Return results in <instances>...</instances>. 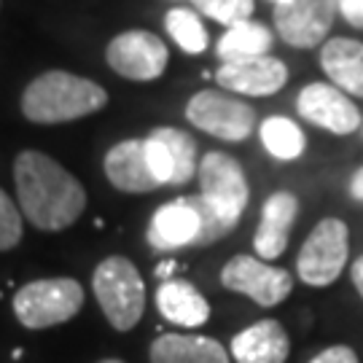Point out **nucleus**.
Here are the masks:
<instances>
[{"mask_svg":"<svg viewBox=\"0 0 363 363\" xmlns=\"http://www.w3.org/2000/svg\"><path fill=\"white\" fill-rule=\"evenodd\" d=\"M13 181L22 216L43 232L73 226L86 208L84 186L60 162L40 151H22L16 156Z\"/></svg>","mask_w":363,"mask_h":363,"instance_id":"obj_1","label":"nucleus"},{"mask_svg":"<svg viewBox=\"0 0 363 363\" xmlns=\"http://www.w3.org/2000/svg\"><path fill=\"white\" fill-rule=\"evenodd\" d=\"M108 105V91L89 78L67 70H49L27 84L22 94V113L33 124H65Z\"/></svg>","mask_w":363,"mask_h":363,"instance_id":"obj_2","label":"nucleus"},{"mask_svg":"<svg viewBox=\"0 0 363 363\" xmlns=\"http://www.w3.org/2000/svg\"><path fill=\"white\" fill-rule=\"evenodd\" d=\"M237 220L220 216L202 194L178 196L154 213L148 223V245L154 250H178L189 245H210L232 232Z\"/></svg>","mask_w":363,"mask_h":363,"instance_id":"obj_3","label":"nucleus"},{"mask_svg":"<svg viewBox=\"0 0 363 363\" xmlns=\"http://www.w3.org/2000/svg\"><path fill=\"white\" fill-rule=\"evenodd\" d=\"M91 288L108 323L116 331H132L140 323L145 310V283L130 259L108 256L100 261L91 277Z\"/></svg>","mask_w":363,"mask_h":363,"instance_id":"obj_4","label":"nucleus"},{"mask_svg":"<svg viewBox=\"0 0 363 363\" xmlns=\"http://www.w3.org/2000/svg\"><path fill=\"white\" fill-rule=\"evenodd\" d=\"M84 307V288L73 277L33 280L13 294V315L27 328H52L76 318Z\"/></svg>","mask_w":363,"mask_h":363,"instance_id":"obj_5","label":"nucleus"},{"mask_svg":"<svg viewBox=\"0 0 363 363\" xmlns=\"http://www.w3.org/2000/svg\"><path fill=\"white\" fill-rule=\"evenodd\" d=\"M350 256V232L339 218H323L298 250L296 274L312 288H325L337 280Z\"/></svg>","mask_w":363,"mask_h":363,"instance_id":"obj_6","label":"nucleus"},{"mask_svg":"<svg viewBox=\"0 0 363 363\" xmlns=\"http://www.w3.org/2000/svg\"><path fill=\"white\" fill-rule=\"evenodd\" d=\"M186 118L191 127L226 143L245 140L256 127V111L245 100L218 89L196 91L186 105Z\"/></svg>","mask_w":363,"mask_h":363,"instance_id":"obj_7","label":"nucleus"},{"mask_svg":"<svg viewBox=\"0 0 363 363\" xmlns=\"http://www.w3.org/2000/svg\"><path fill=\"white\" fill-rule=\"evenodd\" d=\"M220 283L234 294L253 298L259 307H274L294 291L291 272L267 264L259 256H234L226 261V267L220 269Z\"/></svg>","mask_w":363,"mask_h":363,"instance_id":"obj_8","label":"nucleus"},{"mask_svg":"<svg viewBox=\"0 0 363 363\" xmlns=\"http://www.w3.org/2000/svg\"><path fill=\"white\" fill-rule=\"evenodd\" d=\"M196 175H199V194L208 199V205H213L220 216L240 223L250 194L242 164L229 154L210 151L202 156Z\"/></svg>","mask_w":363,"mask_h":363,"instance_id":"obj_9","label":"nucleus"},{"mask_svg":"<svg viewBox=\"0 0 363 363\" xmlns=\"http://www.w3.org/2000/svg\"><path fill=\"white\" fill-rule=\"evenodd\" d=\"M108 67L127 81H154L167 70V43L148 30H127L108 43Z\"/></svg>","mask_w":363,"mask_h":363,"instance_id":"obj_10","label":"nucleus"},{"mask_svg":"<svg viewBox=\"0 0 363 363\" xmlns=\"http://www.w3.org/2000/svg\"><path fill=\"white\" fill-rule=\"evenodd\" d=\"M337 0H286L274 6V30L288 46L315 49L337 19Z\"/></svg>","mask_w":363,"mask_h":363,"instance_id":"obj_11","label":"nucleus"},{"mask_svg":"<svg viewBox=\"0 0 363 363\" xmlns=\"http://www.w3.org/2000/svg\"><path fill=\"white\" fill-rule=\"evenodd\" d=\"M296 111L304 121L334 135H352L361 127V111L350 97L334 84H307L298 91Z\"/></svg>","mask_w":363,"mask_h":363,"instance_id":"obj_12","label":"nucleus"},{"mask_svg":"<svg viewBox=\"0 0 363 363\" xmlns=\"http://www.w3.org/2000/svg\"><path fill=\"white\" fill-rule=\"evenodd\" d=\"M216 81L223 89L247 94V97H269L288 84V67L277 57H253L240 62H223L216 70Z\"/></svg>","mask_w":363,"mask_h":363,"instance_id":"obj_13","label":"nucleus"},{"mask_svg":"<svg viewBox=\"0 0 363 363\" xmlns=\"http://www.w3.org/2000/svg\"><path fill=\"white\" fill-rule=\"evenodd\" d=\"M105 175L124 194H148L162 186L148 162L145 140H121L113 145L105 154Z\"/></svg>","mask_w":363,"mask_h":363,"instance_id":"obj_14","label":"nucleus"},{"mask_svg":"<svg viewBox=\"0 0 363 363\" xmlns=\"http://www.w3.org/2000/svg\"><path fill=\"white\" fill-rule=\"evenodd\" d=\"M298 216V199L291 191H274L264 208H261V223L253 237L256 256L264 261H274L286 253L291 226Z\"/></svg>","mask_w":363,"mask_h":363,"instance_id":"obj_15","label":"nucleus"},{"mask_svg":"<svg viewBox=\"0 0 363 363\" xmlns=\"http://www.w3.org/2000/svg\"><path fill=\"white\" fill-rule=\"evenodd\" d=\"M232 355L237 363H286L291 339L277 320H259L232 339Z\"/></svg>","mask_w":363,"mask_h":363,"instance_id":"obj_16","label":"nucleus"},{"mask_svg":"<svg viewBox=\"0 0 363 363\" xmlns=\"http://www.w3.org/2000/svg\"><path fill=\"white\" fill-rule=\"evenodd\" d=\"M320 65L331 84L345 94L363 97V43L355 38H331L320 49Z\"/></svg>","mask_w":363,"mask_h":363,"instance_id":"obj_17","label":"nucleus"},{"mask_svg":"<svg viewBox=\"0 0 363 363\" xmlns=\"http://www.w3.org/2000/svg\"><path fill=\"white\" fill-rule=\"evenodd\" d=\"M156 307L159 315L175 325L196 328V325L208 323L210 304L191 283L186 280H164L156 288Z\"/></svg>","mask_w":363,"mask_h":363,"instance_id":"obj_18","label":"nucleus"},{"mask_svg":"<svg viewBox=\"0 0 363 363\" xmlns=\"http://www.w3.org/2000/svg\"><path fill=\"white\" fill-rule=\"evenodd\" d=\"M151 363H229V352L218 339L162 334L151 345Z\"/></svg>","mask_w":363,"mask_h":363,"instance_id":"obj_19","label":"nucleus"},{"mask_svg":"<svg viewBox=\"0 0 363 363\" xmlns=\"http://www.w3.org/2000/svg\"><path fill=\"white\" fill-rule=\"evenodd\" d=\"M272 30L261 22L245 19L240 25L226 27V33L220 35L216 54L223 62H240V60H253V57H267L272 52Z\"/></svg>","mask_w":363,"mask_h":363,"instance_id":"obj_20","label":"nucleus"},{"mask_svg":"<svg viewBox=\"0 0 363 363\" xmlns=\"http://www.w3.org/2000/svg\"><path fill=\"white\" fill-rule=\"evenodd\" d=\"M151 135L167 148L169 162H172V181H169V186H186L199 169L194 138L189 132L175 130V127H156Z\"/></svg>","mask_w":363,"mask_h":363,"instance_id":"obj_21","label":"nucleus"},{"mask_svg":"<svg viewBox=\"0 0 363 363\" xmlns=\"http://www.w3.org/2000/svg\"><path fill=\"white\" fill-rule=\"evenodd\" d=\"M259 132L264 148L280 162H294L307 148V138H304L301 127H296V121L286 116H269L261 124Z\"/></svg>","mask_w":363,"mask_h":363,"instance_id":"obj_22","label":"nucleus"},{"mask_svg":"<svg viewBox=\"0 0 363 363\" xmlns=\"http://www.w3.org/2000/svg\"><path fill=\"white\" fill-rule=\"evenodd\" d=\"M169 38L175 40L186 54H202L208 49V30L202 25V19L189 9H172L164 16Z\"/></svg>","mask_w":363,"mask_h":363,"instance_id":"obj_23","label":"nucleus"},{"mask_svg":"<svg viewBox=\"0 0 363 363\" xmlns=\"http://www.w3.org/2000/svg\"><path fill=\"white\" fill-rule=\"evenodd\" d=\"M194 6L205 16L226 27L245 22L256 11V0H194Z\"/></svg>","mask_w":363,"mask_h":363,"instance_id":"obj_24","label":"nucleus"},{"mask_svg":"<svg viewBox=\"0 0 363 363\" xmlns=\"http://www.w3.org/2000/svg\"><path fill=\"white\" fill-rule=\"evenodd\" d=\"M22 240V213L13 208V199L0 189V250H11Z\"/></svg>","mask_w":363,"mask_h":363,"instance_id":"obj_25","label":"nucleus"},{"mask_svg":"<svg viewBox=\"0 0 363 363\" xmlns=\"http://www.w3.org/2000/svg\"><path fill=\"white\" fill-rule=\"evenodd\" d=\"M145 151H148V162H151L154 175L162 181V186H169V181H172V162H169L167 148L159 143L154 135H148L145 138Z\"/></svg>","mask_w":363,"mask_h":363,"instance_id":"obj_26","label":"nucleus"},{"mask_svg":"<svg viewBox=\"0 0 363 363\" xmlns=\"http://www.w3.org/2000/svg\"><path fill=\"white\" fill-rule=\"evenodd\" d=\"M310 363H358V355L347 345H331L323 352H318Z\"/></svg>","mask_w":363,"mask_h":363,"instance_id":"obj_27","label":"nucleus"},{"mask_svg":"<svg viewBox=\"0 0 363 363\" xmlns=\"http://www.w3.org/2000/svg\"><path fill=\"white\" fill-rule=\"evenodd\" d=\"M337 6L347 25L363 30V0H337Z\"/></svg>","mask_w":363,"mask_h":363,"instance_id":"obj_28","label":"nucleus"},{"mask_svg":"<svg viewBox=\"0 0 363 363\" xmlns=\"http://www.w3.org/2000/svg\"><path fill=\"white\" fill-rule=\"evenodd\" d=\"M350 277H352V286H355V291H358V294H361V298H363V256H358V259L352 261Z\"/></svg>","mask_w":363,"mask_h":363,"instance_id":"obj_29","label":"nucleus"},{"mask_svg":"<svg viewBox=\"0 0 363 363\" xmlns=\"http://www.w3.org/2000/svg\"><path fill=\"white\" fill-rule=\"evenodd\" d=\"M350 194L355 196V199H361L363 202V167L355 169V175H352L350 181Z\"/></svg>","mask_w":363,"mask_h":363,"instance_id":"obj_30","label":"nucleus"},{"mask_svg":"<svg viewBox=\"0 0 363 363\" xmlns=\"http://www.w3.org/2000/svg\"><path fill=\"white\" fill-rule=\"evenodd\" d=\"M172 269H175V261H167V264H159L156 274H159V277H167V274L172 272Z\"/></svg>","mask_w":363,"mask_h":363,"instance_id":"obj_31","label":"nucleus"},{"mask_svg":"<svg viewBox=\"0 0 363 363\" xmlns=\"http://www.w3.org/2000/svg\"><path fill=\"white\" fill-rule=\"evenodd\" d=\"M100 363H124V361H118V358H105V361H100Z\"/></svg>","mask_w":363,"mask_h":363,"instance_id":"obj_32","label":"nucleus"},{"mask_svg":"<svg viewBox=\"0 0 363 363\" xmlns=\"http://www.w3.org/2000/svg\"><path fill=\"white\" fill-rule=\"evenodd\" d=\"M272 3H274V6H277V3H286V0H272Z\"/></svg>","mask_w":363,"mask_h":363,"instance_id":"obj_33","label":"nucleus"},{"mask_svg":"<svg viewBox=\"0 0 363 363\" xmlns=\"http://www.w3.org/2000/svg\"><path fill=\"white\" fill-rule=\"evenodd\" d=\"M191 3H194V0H191Z\"/></svg>","mask_w":363,"mask_h":363,"instance_id":"obj_34","label":"nucleus"}]
</instances>
